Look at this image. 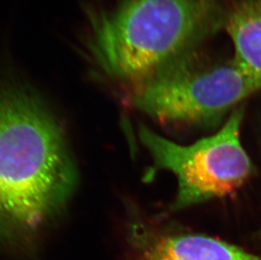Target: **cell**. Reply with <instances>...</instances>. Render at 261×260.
Wrapping results in <instances>:
<instances>
[{
  "label": "cell",
  "mask_w": 261,
  "mask_h": 260,
  "mask_svg": "<svg viewBox=\"0 0 261 260\" xmlns=\"http://www.w3.org/2000/svg\"><path fill=\"white\" fill-rule=\"evenodd\" d=\"M78 171L57 119L25 86H0V248L24 250L71 200Z\"/></svg>",
  "instance_id": "obj_1"
},
{
  "label": "cell",
  "mask_w": 261,
  "mask_h": 260,
  "mask_svg": "<svg viewBox=\"0 0 261 260\" xmlns=\"http://www.w3.org/2000/svg\"><path fill=\"white\" fill-rule=\"evenodd\" d=\"M223 18L217 0H123L94 17L89 53L105 74L138 82L192 53Z\"/></svg>",
  "instance_id": "obj_2"
},
{
  "label": "cell",
  "mask_w": 261,
  "mask_h": 260,
  "mask_svg": "<svg viewBox=\"0 0 261 260\" xmlns=\"http://www.w3.org/2000/svg\"><path fill=\"white\" fill-rule=\"evenodd\" d=\"M136 108L161 123L208 125L261 91V83L234 59L200 64L194 53L137 82Z\"/></svg>",
  "instance_id": "obj_3"
},
{
  "label": "cell",
  "mask_w": 261,
  "mask_h": 260,
  "mask_svg": "<svg viewBox=\"0 0 261 260\" xmlns=\"http://www.w3.org/2000/svg\"><path fill=\"white\" fill-rule=\"evenodd\" d=\"M244 117V107H237L217 134L189 145L140 127L139 136L155 167L172 172L177 178L172 212L227 196L249 179L254 167L240 139Z\"/></svg>",
  "instance_id": "obj_4"
},
{
  "label": "cell",
  "mask_w": 261,
  "mask_h": 260,
  "mask_svg": "<svg viewBox=\"0 0 261 260\" xmlns=\"http://www.w3.org/2000/svg\"><path fill=\"white\" fill-rule=\"evenodd\" d=\"M137 232L139 260H261V255L209 236L148 229Z\"/></svg>",
  "instance_id": "obj_5"
},
{
  "label": "cell",
  "mask_w": 261,
  "mask_h": 260,
  "mask_svg": "<svg viewBox=\"0 0 261 260\" xmlns=\"http://www.w3.org/2000/svg\"><path fill=\"white\" fill-rule=\"evenodd\" d=\"M223 23L234 46L233 59L261 83V0H236Z\"/></svg>",
  "instance_id": "obj_6"
}]
</instances>
